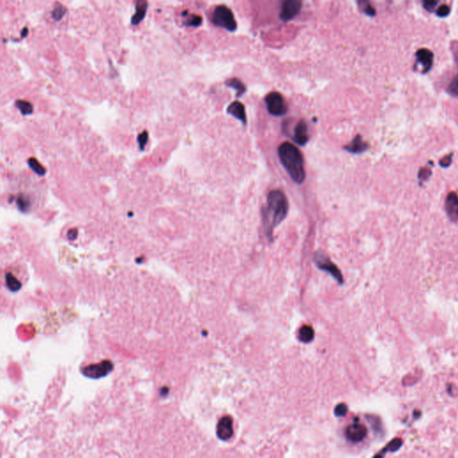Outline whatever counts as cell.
<instances>
[{"mask_svg":"<svg viewBox=\"0 0 458 458\" xmlns=\"http://www.w3.org/2000/svg\"><path fill=\"white\" fill-rule=\"evenodd\" d=\"M288 202L286 195L279 190L271 191L268 196V207L263 211V221L266 234L271 237L273 229L286 218Z\"/></svg>","mask_w":458,"mask_h":458,"instance_id":"obj_1","label":"cell"},{"mask_svg":"<svg viewBox=\"0 0 458 458\" xmlns=\"http://www.w3.org/2000/svg\"><path fill=\"white\" fill-rule=\"evenodd\" d=\"M279 156L288 175L296 183H302L306 179L303 158L297 147L290 142H284L279 148Z\"/></svg>","mask_w":458,"mask_h":458,"instance_id":"obj_2","label":"cell"},{"mask_svg":"<svg viewBox=\"0 0 458 458\" xmlns=\"http://www.w3.org/2000/svg\"><path fill=\"white\" fill-rule=\"evenodd\" d=\"M211 21L214 25L227 31H234L237 30V23L233 12L225 6H218L215 8Z\"/></svg>","mask_w":458,"mask_h":458,"instance_id":"obj_3","label":"cell"},{"mask_svg":"<svg viewBox=\"0 0 458 458\" xmlns=\"http://www.w3.org/2000/svg\"><path fill=\"white\" fill-rule=\"evenodd\" d=\"M265 102L267 106L268 111L273 116L280 117L286 113L287 106L283 96L279 92H271L265 98Z\"/></svg>","mask_w":458,"mask_h":458,"instance_id":"obj_4","label":"cell"},{"mask_svg":"<svg viewBox=\"0 0 458 458\" xmlns=\"http://www.w3.org/2000/svg\"><path fill=\"white\" fill-rule=\"evenodd\" d=\"M314 260L317 264L318 267L320 268L322 271H327L329 274H331L334 279L337 280V282L342 284L343 282V276L341 271L338 270V268L336 267L335 264L333 263L331 260H329L328 256L325 255L324 253H321V252H317L314 256Z\"/></svg>","mask_w":458,"mask_h":458,"instance_id":"obj_5","label":"cell"},{"mask_svg":"<svg viewBox=\"0 0 458 458\" xmlns=\"http://www.w3.org/2000/svg\"><path fill=\"white\" fill-rule=\"evenodd\" d=\"M114 369L113 363L110 361H103L101 363L91 364L87 367H84L82 372L86 377L91 378H103L107 376Z\"/></svg>","mask_w":458,"mask_h":458,"instance_id":"obj_6","label":"cell"},{"mask_svg":"<svg viewBox=\"0 0 458 458\" xmlns=\"http://www.w3.org/2000/svg\"><path fill=\"white\" fill-rule=\"evenodd\" d=\"M302 0H283L280 18L287 22L294 19L302 9Z\"/></svg>","mask_w":458,"mask_h":458,"instance_id":"obj_7","label":"cell"},{"mask_svg":"<svg viewBox=\"0 0 458 458\" xmlns=\"http://www.w3.org/2000/svg\"><path fill=\"white\" fill-rule=\"evenodd\" d=\"M416 62L414 68L419 70L423 73H426L432 69L434 56L431 50L427 49H421L417 51Z\"/></svg>","mask_w":458,"mask_h":458,"instance_id":"obj_8","label":"cell"},{"mask_svg":"<svg viewBox=\"0 0 458 458\" xmlns=\"http://www.w3.org/2000/svg\"><path fill=\"white\" fill-rule=\"evenodd\" d=\"M233 420L230 416L222 417L217 425V435L221 440H228L233 436Z\"/></svg>","mask_w":458,"mask_h":458,"instance_id":"obj_9","label":"cell"},{"mask_svg":"<svg viewBox=\"0 0 458 458\" xmlns=\"http://www.w3.org/2000/svg\"><path fill=\"white\" fill-rule=\"evenodd\" d=\"M366 435L367 429L363 424H352L346 430V437L353 442L362 441Z\"/></svg>","mask_w":458,"mask_h":458,"instance_id":"obj_10","label":"cell"},{"mask_svg":"<svg viewBox=\"0 0 458 458\" xmlns=\"http://www.w3.org/2000/svg\"><path fill=\"white\" fill-rule=\"evenodd\" d=\"M445 210L447 216L449 217L452 221L458 220V196L455 193L452 192L447 195L445 203Z\"/></svg>","mask_w":458,"mask_h":458,"instance_id":"obj_11","label":"cell"},{"mask_svg":"<svg viewBox=\"0 0 458 458\" xmlns=\"http://www.w3.org/2000/svg\"><path fill=\"white\" fill-rule=\"evenodd\" d=\"M308 126L304 120H300L294 128V140L299 145H306L308 141Z\"/></svg>","mask_w":458,"mask_h":458,"instance_id":"obj_12","label":"cell"},{"mask_svg":"<svg viewBox=\"0 0 458 458\" xmlns=\"http://www.w3.org/2000/svg\"><path fill=\"white\" fill-rule=\"evenodd\" d=\"M227 113L239 119L244 125L246 124V114H245V106L239 101H235L230 104L227 107Z\"/></svg>","mask_w":458,"mask_h":458,"instance_id":"obj_13","label":"cell"},{"mask_svg":"<svg viewBox=\"0 0 458 458\" xmlns=\"http://www.w3.org/2000/svg\"><path fill=\"white\" fill-rule=\"evenodd\" d=\"M135 7H136V12H135L134 16L132 17V24L137 25L145 17L146 12L148 9L147 0H136Z\"/></svg>","mask_w":458,"mask_h":458,"instance_id":"obj_14","label":"cell"},{"mask_svg":"<svg viewBox=\"0 0 458 458\" xmlns=\"http://www.w3.org/2000/svg\"><path fill=\"white\" fill-rule=\"evenodd\" d=\"M345 149L351 153H362L368 149V144L366 142L363 141V138L361 137V135H356L354 140L351 141V143L349 145L346 146Z\"/></svg>","mask_w":458,"mask_h":458,"instance_id":"obj_15","label":"cell"},{"mask_svg":"<svg viewBox=\"0 0 458 458\" xmlns=\"http://www.w3.org/2000/svg\"><path fill=\"white\" fill-rule=\"evenodd\" d=\"M314 336H315L314 329L309 325L302 326L298 332V338L303 343H310L314 338Z\"/></svg>","mask_w":458,"mask_h":458,"instance_id":"obj_16","label":"cell"},{"mask_svg":"<svg viewBox=\"0 0 458 458\" xmlns=\"http://www.w3.org/2000/svg\"><path fill=\"white\" fill-rule=\"evenodd\" d=\"M225 84L230 87V88L234 89V90H236L237 92V97H241V96L243 95L245 92H246V88H245V84H243L240 80H238L237 78H231V79H229L228 81H226V83Z\"/></svg>","mask_w":458,"mask_h":458,"instance_id":"obj_17","label":"cell"},{"mask_svg":"<svg viewBox=\"0 0 458 458\" xmlns=\"http://www.w3.org/2000/svg\"><path fill=\"white\" fill-rule=\"evenodd\" d=\"M6 282H7V286H8V288L12 292H17L22 287L21 282L18 279H16L15 276L12 275L11 273H7V275H6Z\"/></svg>","mask_w":458,"mask_h":458,"instance_id":"obj_18","label":"cell"},{"mask_svg":"<svg viewBox=\"0 0 458 458\" xmlns=\"http://www.w3.org/2000/svg\"><path fill=\"white\" fill-rule=\"evenodd\" d=\"M357 3L360 9L367 16H374L376 15V10L370 4V0H357Z\"/></svg>","mask_w":458,"mask_h":458,"instance_id":"obj_19","label":"cell"},{"mask_svg":"<svg viewBox=\"0 0 458 458\" xmlns=\"http://www.w3.org/2000/svg\"><path fill=\"white\" fill-rule=\"evenodd\" d=\"M28 164H29V166L31 167V169H32L36 174H38L40 176H44V175H45L46 169H45V168L40 163V161H39L38 160H36L34 158H31V159L28 161Z\"/></svg>","mask_w":458,"mask_h":458,"instance_id":"obj_20","label":"cell"},{"mask_svg":"<svg viewBox=\"0 0 458 458\" xmlns=\"http://www.w3.org/2000/svg\"><path fill=\"white\" fill-rule=\"evenodd\" d=\"M16 107H18V108H19V110L22 112V114H31V113H32V111H33V107H32V105H31L30 102L25 101V100H22V99H19V100H17V101H16Z\"/></svg>","mask_w":458,"mask_h":458,"instance_id":"obj_21","label":"cell"},{"mask_svg":"<svg viewBox=\"0 0 458 458\" xmlns=\"http://www.w3.org/2000/svg\"><path fill=\"white\" fill-rule=\"evenodd\" d=\"M65 8L64 6L61 4L56 5V8H54L52 12V17L55 21H59L63 18V16H65Z\"/></svg>","mask_w":458,"mask_h":458,"instance_id":"obj_22","label":"cell"},{"mask_svg":"<svg viewBox=\"0 0 458 458\" xmlns=\"http://www.w3.org/2000/svg\"><path fill=\"white\" fill-rule=\"evenodd\" d=\"M16 203H17V206L19 208L20 210H22V211H26L30 206V201L24 195H20L16 200Z\"/></svg>","mask_w":458,"mask_h":458,"instance_id":"obj_23","label":"cell"},{"mask_svg":"<svg viewBox=\"0 0 458 458\" xmlns=\"http://www.w3.org/2000/svg\"><path fill=\"white\" fill-rule=\"evenodd\" d=\"M439 4V0H424L423 6L429 12H433Z\"/></svg>","mask_w":458,"mask_h":458,"instance_id":"obj_24","label":"cell"},{"mask_svg":"<svg viewBox=\"0 0 458 458\" xmlns=\"http://www.w3.org/2000/svg\"><path fill=\"white\" fill-rule=\"evenodd\" d=\"M348 411V406L346 404H339L336 405L335 408V415L336 417H343L347 414Z\"/></svg>","mask_w":458,"mask_h":458,"instance_id":"obj_25","label":"cell"},{"mask_svg":"<svg viewBox=\"0 0 458 458\" xmlns=\"http://www.w3.org/2000/svg\"><path fill=\"white\" fill-rule=\"evenodd\" d=\"M448 92H450L452 95L458 96V74L449 84Z\"/></svg>","mask_w":458,"mask_h":458,"instance_id":"obj_26","label":"cell"},{"mask_svg":"<svg viewBox=\"0 0 458 458\" xmlns=\"http://www.w3.org/2000/svg\"><path fill=\"white\" fill-rule=\"evenodd\" d=\"M202 22H203V19L201 16L193 15L190 17V19L188 20L187 25L188 26L198 27L202 24Z\"/></svg>","mask_w":458,"mask_h":458,"instance_id":"obj_27","label":"cell"},{"mask_svg":"<svg viewBox=\"0 0 458 458\" xmlns=\"http://www.w3.org/2000/svg\"><path fill=\"white\" fill-rule=\"evenodd\" d=\"M449 13H450V8H448V6H447V5H442L439 8H437V10H436V14L439 17L447 16L449 15Z\"/></svg>","mask_w":458,"mask_h":458,"instance_id":"obj_28","label":"cell"},{"mask_svg":"<svg viewBox=\"0 0 458 458\" xmlns=\"http://www.w3.org/2000/svg\"><path fill=\"white\" fill-rule=\"evenodd\" d=\"M148 139H149V134L147 132H142L139 136H138V143H139V145H140V148L141 149H143L144 147H145L146 143H147V141H148Z\"/></svg>","mask_w":458,"mask_h":458,"instance_id":"obj_29","label":"cell"},{"mask_svg":"<svg viewBox=\"0 0 458 458\" xmlns=\"http://www.w3.org/2000/svg\"><path fill=\"white\" fill-rule=\"evenodd\" d=\"M452 157H453V154H449V155H447V156L445 157V158H443L442 160L439 162L440 166H441V167H444V168L449 167L451 162H452Z\"/></svg>","mask_w":458,"mask_h":458,"instance_id":"obj_30","label":"cell"},{"mask_svg":"<svg viewBox=\"0 0 458 458\" xmlns=\"http://www.w3.org/2000/svg\"><path fill=\"white\" fill-rule=\"evenodd\" d=\"M430 175H431V170L428 169V168H424V169L421 170L420 174H419V178L426 180L430 177Z\"/></svg>","mask_w":458,"mask_h":458,"instance_id":"obj_31","label":"cell"},{"mask_svg":"<svg viewBox=\"0 0 458 458\" xmlns=\"http://www.w3.org/2000/svg\"><path fill=\"white\" fill-rule=\"evenodd\" d=\"M77 236H78V231H77V228H72L69 230L68 234H67V237H68L70 240H75Z\"/></svg>","mask_w":458,"mask_h":458,"instance_id":"obj_32","label":"cell"},{"mask_svg":"<svg viewBox=\"0 0 458 458\" xmlns=\"http://www.w3.org/2000/svg\"><path fill=\"white\" fill-rule=\"evenodd\" d=\"M27 33H28V30H27V28H24V29H23V32H22V36H23V37H25V36H26L27 35Z\"/></svg>","mask_w":458,"mask_h":458,"instance_id":"obj_33","label":"cell"}]
</instances>
